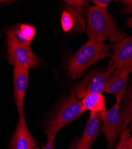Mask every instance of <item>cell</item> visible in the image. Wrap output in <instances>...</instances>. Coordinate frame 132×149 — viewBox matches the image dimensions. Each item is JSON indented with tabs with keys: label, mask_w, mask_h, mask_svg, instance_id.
<instances>
[{
	"label": "cell",
	"mask_w": 132,
	"mask_h": 149,
	"mask_svg": "<svg viewBox=\"0 0 132 149\" xmlns=\"http://www.w3.org/2000/svg\"><path fill=\"white\" fill-rule=\"evenodd\" d=\"M83 113L81 101L71 93L58 103L46 125V136L57 135L62 128L77 119Z\"/></svg>",
	"instance_id": "3"
},
{
	"label": "cell",
	"mask_w": 132,
	"mask_h": 149,
	"mask_svg": "<svg viewBox=\"0 0 132 149\" xmlns=\"http://www.w3.org/2000/svg\"><path fill=\"white\" fill-rule=\"evenodd\" d=\"M110 51V45L89 40L68 60L67 72L71 80L80 78L90 66L109 57Z\"/></svg>",
	"instance_id": "2"
},
{
	"label": "cell",
	"mask_w": 132,
	"mask_h": 149,
	"mask_svg": "<svg viewBox=\"0 0 132 149\" xmlns=\"http://www.w3.org/2000/svg\"><path fill=\"white\" fill-rule=\"evenodd\" d=\"M95 6L100 8H107L108 5L111 2L110 0H93L92 1Z\"/></svg>",
	"instance_id": "21"
},
{
	"label": "cell",
	"mask_w": 132,
	"mask_h": 149,
	"mask_svg": "<svg viewBox=\"0 0 132 149\" xmlns=\"http://www.w3.org/2000/svg\"><path fill=\"white\" fill-rule=\"evenodd\" d=\"M131 72L132 65L115 70L106 86L104 92L114 95L116 97V103L120 104L123 100Z\"/></svg>",
	"instance_id": "7"
},
{
	"label": "cell",
	"mask_w": 132,
	"mask_h": 149,
	"mask_svg": "<svg viewBox=\"0 0 132 149\" xmlns=\"http://www.w3.org/2000/svg\"><path fill=\"white\" fill-rule=\"evenodd\" d=\"M20 28L25 38L31 44L35 35V28L28 24H20Z\"/></svg>",
	"instance_id": "17"
},
{
	"label": "cell",
	"mask_w": 132,
	"mask_h": 149,
	"mask_svg": "<svg viewBox=\"0 0 132 149\" xmlns=\"http://www.w3.org/2000/svg\"><path fill=\"white\" fill-rule=\"evenodd\" d=\"M65 3L73 8L81 15L86 16L89 7V2L88 1L84 0H66L64 1Z\"/></svg>",
	"instance_id": "16"
},
{
	"label": "cell",
	"mask_w": 132,
	"mask_h": 149,
	"mask_svg": "<svg viewBox=\"0 0 132 149\" xmlns=\"http://www.w3.org/2000/svg\"><path fill=\"white\" fill-rule=\"evenodd\" d=\"M130 138V132L129 130H125L123 132L120 140L115 149H127L128 141Z\"/></svg>",
	"instance_id": "18"
},
{
	"label": "cell",
	"mask_w": 132,
	"mask_h": 149,
	"mask_svg": "<svg viewBox=\"0 0 132 149\" xmlns=\"http://www.w3.org/2000/svg\"><path fill=\"white\" fill-rule=\"evenodd\" d=\"M13 1H0V3H2L4 4H9L10 3H13Z\"/></svg>",
	"instance_id": "25"
},
{
	"label": "cell",
	"mask_w": 132,
	"mask_h": 149,
	"mask_svg": "<svg viewBox=\"0 0 132 149\" xmlns=\"http://www.w3.org/2000/svg\"><path fill=\"white\" fill-rule=\"evenodd\" d=\"M126 25L127 26L132 28V17L128 18L126 21Z\"/></svg>",
	"instance_id": "23"
},
{
	"label": "cell",
	"mask_w": 132,
	"mask_h": 149,
	"mask_svg": "<svg viewBox=\"0 0 132 149\" xmlns=\"http://www.w3.org/2000/svg\"><path fill=\"white\" fill-rule=\"evenodd\" d=\"M127 149H132V136H130V138L128 141Z\"/></svg>",
	"instance_id": "24"
},
{
	"label": "cell",
	"mask_w": 132,
	"mask_h": 149,
	"mask_svg": "<svg viewBox=\"0 0 132 149\" xmlns=\"http://www.w3.org/2000/svg\"><path fill=\"white\" fill-rule=\"evenodd\" d=\"M61 23L66 33L82 34L85 31L86 22L83 16L67 4L63 9Z\"/></svg>",
	"instance_id": "10"
},
{
	"label": "cell",
	"mask_w": 132,
	"mask_h": 149,
	"mask_svg": "<svg viewBox=\"0 0 132 149\" xmlns=\"http://www.w3.org/2000/svg\"><path fill=\"white\" fill-rule=\"evenodd\" d=\"M6 36L7 40H11L15 42L28 46L30 45V43L23 36L20 28V24L8 28L6 31Z\"/></svg>",
	"instance_id": "15"
},
{
	"label": "cell",
	"mask_w": 132,
	"mask_h": 149,
	"mask_svg": "<svg viewBox=\"0 0 132 149\" xmlns=\"http://www.w3.org/2000/svg\"><path fill=\"white\" fill-rule=\"evenodd\" d=\"M122 4V13L124 15L132 14V0H123L118 1Z\"/></svg>",
	"instance_id": "19"
},
{
	"label": "cell",
	"mask_w": 132,
	"mask_h": 149,
	"mask_svg": "<svg viewBox=\"0 0 132 149\" xmlns=\"http://www.w3.org/2000/svg\"><path fill=\"white\" fill-rule=\"evenodd\" d=\"M103 122L102 112L90 114L86 125L79 143L86 149H89L98 136Z\"/></svg>",
	"instance_id": "12"
},
{
	"label": "cell",
	"mask_w": 132,
	"mask_h": 149,
	"mask_svg": "<svg viewBox=\"0 0 132 149\" xmlns=\"http://www.w3.org/2000/svg\"><path fill=\"white\" fill-rule=\"evenodd\" d=\"M86 19L85 33L89 40L100 42L109 40L114 44L120 42L127 36L124 32L119 30L107 8H100L95 6L89 7Z\"/></svg>",
	"instance_id": "1"
},
{
	"label": "cell",
	"mask_w": 132,
	"mask_h": 149,
	"mask_svg": "<svg viewBox=\"0 0 132 149\" xmlns=\"http://www.w3.org/2000/svg\"><path fill=\"white\" fill-rule=\"evenodd\" d=\"M83 110H89L91 113L104 112L106 110L105 98L101 93H91L81 100Z\"/></svg>",
	"instance_id": "13"
},
{
	"label": "cell",
	"mask_w": 132,
	"mask_h": 149,
	"mask_svg": "<svg viewBox=\"0 0 132 149\" xmlns=\"http://www.w3.org/2000/svg\"><path fill=\"white\" fill-rule=\"evenodd\" d=\"M131 129H132V121H131Z\"/></svg>",
	"instance_id": "27"
},
{
	"label": "cell",
	"mask_w": 132,
	"mask_h": 149,
	"mask_svg": "<svg viewBox=\"0 0 132 149\" xmlns=\"http://www.w3.org/2000/svg\"><path fill=\"white\" fill-rule=\"evenodd\" d=\"M70 149H86V148H84L82 146H81V145L79 143L78 141H76V142L73 144V146H71V147H70Z\"/></svg>",
	"instance_id": "22"
},
{
	"label": "cell",
	"mask_w": 132,
	"mask_h": 149,
	"mask_svg": "<svg viewBox=\"0 0 132 149\" xmlns=\"http://www.w3.org/2000/svg\"><path fill=\"white\" fill-rule=\"evenodd\" d=\"M29 70L15 68L13 70V87L19 115H23V103L28 86Z\"/></svg>",
	"instance_id": "11"
},
{
	"label": "cell",
	"mask_w": 132,
	"mask_h": 149,
	"mask_svg": "<svg viewBox=\"0 0 132 149\" xmlns=\"http://www.w3.org/2000/svg\"><path fill=\"white\" fill-rule=\"evenodd\" d=\"M114 71L113 61L110 59L106 68L92 70L86 74L82 81L75 84L71 93H73L79 100L91 93L102 94Z\"/></svg>",
	"instance_id": "4"
},
{
	"label": "cell",
	"mask_w": 132,
	"mask_h": 149,
	"mask_svg": "<svg viewBox=\"0 0 132 149\" xmlns=\"http://www.w3.org/2000/svg\"><path fill=\"white\" fill-rule=\"evenodd\" d=\"M33 149H41V148H39V147H36V148H33Z\"/></svg>",
	"instance_id": "26"
},
{
	"label": "cell",
	"mask_w": 132,
	"mask_h": 149,
	"mask_svg": "<svg viewBox=\"0 0 132 149\" xmlns=\"http://www.w3.org/2000/svg\"><path fill=\"white\" fill-rule=\"evenodd\" d=\"M111 60L114 69L132 65V38L127 35L120 42L112 45Z\"/></svg>",
	"instance_id": "8"
},
{
	"label": "cell",
	"mask_w": 132,
	"mask_h": 149,
	"mask_svg": "<svg viewBox=\"0 0 132 149\" xmlns=\"http://www.w3.org/2000/svg\"><path fill=\"white\" fill-rule=\"evenodd\" d=\"M56 135L47 136V141L42 149H54V140Z\"/></svg>",
	"instance_id": "20"
},
{
	"label": "cell",
	"mask_w": 132,
	"mask_h": 149,
	"mask_svg": "<svg viewBox=\"0 0 132 149\" xmlns=\"http://www.w3.org/2000/svg\"><path fill=\"white\" fill-rule=\"evenodd\" d=\"M36 147L37 144L28 128L24 114L19 115L16 131L10 143V149H33Z\"/></svg>",
	"instance_id": "9"
},
{
	"label": "cell",
	"mask_w": 132,
	"mask_h": 149,
	"mask_svg": "<svg viewBox=\"0 0 132 149\" xmlns=\"http://www.w3.org/2000/svg\"><path fill=\"white\" fill-rule=\"evenodd\" d=\"M7 52L10 63L15 68L29 69L39 65V58L36 56L30 46L20 44L7 40Z\"/></svg>",
	"instance_id": "5"
},
{
	"label": "cell",
	"mask_w": 132,
	"mask_h": 149,
	"mask_svg": "<svg viewBox=\"0 0 132 149\" xmlns=\"http://www.w3.org/2000/svg\"><path fill=\"white\" fill-rule=\"evenodd\" d=\"M121 118L126 127L132 121V86L130 87L124 101L123 109L120 112Z\"/></svg>",
	"instance_id": "14"
},
{
	"label": "cell",
	"mask_w": 132,
	"mask_h": 149,
	"mask_svg": "<svg viewBox=\"0 0 132 149\" xmlns=\"http://www.w3.org/2000/svg\"><path fill=\"white\" fill-rule=\"evenodd\" d=\"M104 125L101 130L109 147H111L116 139L122 136L126 128L121 118L120 104L115 103L109 110L102 112Z\"/></svg>",
	"instance_id": "6"
}]
</instances>
